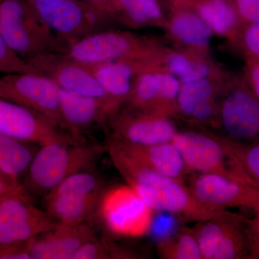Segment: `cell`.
Listing matches in <instances>:
<instances>
[{"mask_svg":"<svg viewBox=\"0 0 259 259\" xmlns=\"http://www.w3.org/2000/svg\"><path fill=\"white\" fill-rule=\"evenodd\" d=\"M90 2V3L95 5L97 8H100L104 11L107 12L109 14L112 15V0H87ZM114 18V17H113Z\"/></svg>","mask_w":259,"mask_h":259,"instance_id":"obj_40","label":"cell"},{"mask_svg":"<svg viewBox=\"0 0 259 259\" xmlns=\"http://www.w3.org/2000/svg\"><path fill=\"white\" fill-rule=\"evenodd\" d=\"M102 192L88 195L46 196L44 197L46 211L58 222L70 225L80 224L96 209Z\"/></svg>","mask_w":259,"mask_h":259,"instance_id":"obj_23","label":"cell"},{"mask_svg":"<svg viewBox=\"0 0 259 259\" xmlns=\"http://www.w3.org/2000/svg\"><path fill=\"white\" fill-rule=\"evenodd\" d=\"M0 35L17 55L28 61L42 53L56 51L59 42L28 0L0 3Z\"/></svg>","mask_w":259,"mask_h":259,"instance_id":"obj_4","label":"cell"},{"mask_svg":"<svg viewBox=\"0 0 259 259\" xmlns=\"http://www.w3.org/2000/svg\"><path fill=\"white\" fill-rule=\"evenodd\" d=\"M219 109L220 101L218 98L204 102L194 109L188 120L195 124L220 130Z\"/></svg>","mask_w":259,"mask_h":259,"instance_id":"obj_33","label":"cell"},{"mask_svg":"<svg viewBox=\"0 0 259 259\" xmlns=\"http://www.w3.org/2000/svg\"><path fill=\"white\" fill-rule=\"evenodd\" d=\"M139 255L106 240H93L83 245L73 259H131Z\"/></svg>","mask_w":259,"mask_h":259,"instance_id":"obj_31","label":"cell"},{"mask_svg":"<svg viewBox=\"0 0 259 259\" xmlns=\"http://www.w3.org/2000/svg\"><path fill=\"white\" fill-rule=\"evenodd\" d=\"M155 64L175 75L181 83L207 78H218V71L207 59V55L196 54L192 51L160 49Z\"/></svg>","mask_w":259,"mask_h":259,"instance_id":"obj_22","label":"cell"},{"mask_svg":"<svg viewBox=\"0 0 259 259\" xmlns=\"http://www.w3.org/2000/svg\"><path fill=\"white\" fill-rule=\"evenodd\" d=\"M248 218L221 209L192 228L203 259H250Z\"/></svg>","mask_w":259,"mask_h":259,"instance_id":"obj_7","label":"cell"},{"mask_svg":"<svg viewBox=\"0 0 259 259\" xmlns=\"http://www.w3.org/2000/svg\"><path fill=\"white\" fill-rule=\"evenodd\" d=\"M2 1H3V0H0V3H1Z\"/></svg>","mask_w":259,"mask_h":259,"instance_id":"obj_41","label":"cell"},{"mask_svg":"<svg viewBox=\"0 0 259 259\" xmlns=\"http://www.w3.org/2000/svg\"><path fill=\"white\" fill-rule=\"evenodd\" d=\"M113 136L139 145L171 142L178 132L172 117L138 111L127 107L119 110L107 121Z\"/></svg>","mask_w":259,"mask_h":259,"instance_id":"obj_16","label":"cell"},{"mask_svg":"<svg viewBox=\"0 0 259 259\" xmlns=\"http://www.w3.org/2000/svg\"><path fill=\"white\" fill-rule=\"evenodd\" d=\"M96 209L105 229L115 236L141 238L152 226L154 211L127 184L102 191Z\"/></svg>","mask_w":259,"mask_h":259,"instance_id":"obj_8","label":"cell"},{"mask_svg":"<svg viewBox=\"0 0 259 259\" xmlns=\"http://www.w3.org/2000/svg\"><path fill=\"white\" fill-rule=\"evenodd\" d=\"M218 78H207L182 83L177 97V117L187 119L201 104L222 95L226 83H218Z\"/></svg>","mask_w":259,"mask_h":259,"instance_id":"obj_26","label":"cell"},{"mask_svg":"<svg viewBox=\"0 0 259 259\" xmlns=\"http://www.w3.org/2000/svg\"><path fill=\"white\" fill-rule=\"evenodd\" d=\"M37 151L32 144L22 142L0 134V171L7 177L20 182Z\"/></svg>","mask_w":259,"mask_h":259,"instance_id":"obj_27","label":"cell"},{"mask_svg":"<svg viewBox=\"0 0 259 259\" xmlns=\"http://www.w3.org/2000/svg\"><path fill=\"white\" fill-rule=\"evenodd\" d=\"M30 72L52 80L63 90L93 97L107 105L113 115L116 106L88 66L56 51H48L27 61Z\"/></svg>","mask_w":259,"mask_h":259,"instance_id":"obj_10","label":"cell"},{"mask_svg":"<svg viewBox=\"0 0 259 259\" xmlns=\"http://www.w3.org/2000/svg\"><path fill=\"white\" fill-rule=\"evenodd\" d=\"M30 72L26 61L12 50L0 35V74Z\"/></svg>","mask_w":259,"mask_h":259,"instance_id":"obj_34","label":"cell"},{"mask_svg":"<svg viewBox=\"0 0 259 259\" xmlns=\"http://www.w3.org/2000/svg\"><path fill=\"white\" fill-rule=\"evenodd\" d=\"M105 151L100 145H44L34 155L22 185L31 197H44L68 177L91 166Z\"/></svg>","mask_w":259,"mask_h":259,"instance_id":"obj_2","label":"cell"},{"mask_svg":"<svg viewBox=\"0 0 259 259\" xmlns=\"http://www.w3.org/2000/svg\"><path fill=\"white\" fill-rule=\"evenodd\" d=\"M190 175L212 174L258 185L212 131H178L172 140Z\"/></svg>","mask_w":259,"mask_h":259,"instance_id":"obj_6","label":"cell"},{"mask_svg":"<svg viewBox=\"0 0 259 259\" xmlns=\"http://www.w3.org/2000/svg\"><path fill=\"white\" fill-rule=\"evenodd\" d=\"M213 133L233 153L250 178L259 185V144L239 142L223 134Z\"/></svg>","mask_w":259,"mask_h":259,"instance_id":"obj_29","label":"cell"},{"mask_svg":"<svg viewBox=\"0 0 259 259\" xmlns=\"http://www.w3.org/2000/svg\"><path fill=\"white\" fill-rule=\"evenodd\" d=\"M112 140L124 151L163 175L183 182L190 175L182 156L171 142L156 145L131 144L112 136Z\"/></svg>","mask_w":259,"mask_h":259,"instance_id":"obj_20","label":"cell"},{"mask_svg":"<svg viewBox=\"0 0 259 259\" xmlns=\"http://www.w3.org/2000/svg\"><path fill=\"white\" fill-rule=\"evenodd\" d=\"M163 259H203L192 228H182L176 235L156 243Z\"/></svg>","mask_w":259,"mask_h":259,"instance_id":"obj_28","label":"cell"},{"mask_svg":"<svg viewBox=\"0 0 259 259\" xmlns=\"http://www.w3.org/2000/svg\"><path fill=\"white\" fill-rule=\"evenodd\" d=\"M59 46L106 29L111 15L87 0H28Z\"/></svg>","mask_w":259,"mask_h":259,"instance_id":"obj_5","label":"cell"},{"mask_svg":"<svg viewBox=\"0 0 259 259\" xmlns=\"http://www.w3.org/2000/svg\"><path fill=\"white\" fill-rule=\"evenodd\" d=\"M33 238L5 247L0 250V259H32V242Z\"/></svg>","mask_w":259,"mask_h":259,"instance_id":"obj_36","label":"cell"},{"mask_svg":"<svg viewBox=\"0 0 259 259\" xmlns=\"http://www.w3.org/2000/svg\"><path fill=\"white\" fill-rule=\"evenodd\" d=\"M151 59H122L87 66L105 93L121 109L131 97L138 76Z\"/></svg>","mask_w":259,"mask_h":259,"instance_id":"obj_19","label":"cell"},{"mask_svg":"<svg viewBox=\"0 0 259 259\" xmlns=\"http://www.w3.org/2000/svg\"><path fill=\"white\" fill-rule=\"evenodd\" d=\"M160 49L146 37L105 29L62 44L56 52L85 66H92L122 59H153Z\"/></svg>","mask_w":259,"mask_h":259,"instance_id":"obj_3","label":"cell"},{"mask_svg":"<svg viewBox=\"0 0 259 259\" xmlns=\"http://www.w3.org/2000/svg\"><path fill=\"white\" fill-rule=\"evenodd\" d=\"M194 11L214 35L236 41L241 25L230 0H195Z\"/></svg>","mask_w":259,"mask_h":259,"instance_id":"obj_24","label":"cell"},{"mask_svg":"<svg viewBox=\"0 0 259 259\" xmlns=\"http://www.w3.org/2000/svg\"><path fill=\"white\" fill-rule=\"evenodd\" d=\"M245 60L259 61V23L242 27L236 41Z\"/></svg>","mask_w":259,"mask_h":259,"instance_id":"obj_32","label":"cell"},{"mask_svg":"<svg viewBox=\"0 0 259 259\" xmlns=\"http://www.w3.org/2000/svg\"><path fill=\"white\" fill-rule=\"evenodd\" d=\"M32 199L24 194L0 199V250L35 238L59 223L34 205Z\"/></svg>","mask_w":259,"mask_h":259,"instance_id":"obj_12","label":"cell"},{"mask_svg":"<svg viewBox=\"0 0 259 259\" xmlns=\"http://www.w3.org/2000/svg\"><path fill=\"white\" fill-rule=\"evenodd\" d=\"M166 28L171 38L186 51L207 55L214 34L195 12L178 10L167 21Z\"/></svg>","mask_w":259,"mask_h":259,"instance_id":"obj_21","label":"cell"},{"mask_svg":"<svg viewBox=\"0 0 259 259\" xmlns=\"http://www.w3.org/2000/svg\"><path fill=\"white\" fill-rule=\"evenodd\" d=\"M242 27L259 23V0H230Z\"/></svg>","mask_w":259,"mask_h":259,"instance_id":"obj_35","label":"cell"},{"mask_svg":"<svg viewBox=\"0 0 259 259\" xmlns=\"http://www.w3.org/2000/svg\"><path fill=\"white\" fill-rule=\"evenodd\" d=\"M220 125L223 135L235 141L259 144V100L244 76L226 83L221 95Z\"/></svg>","mask_w":259,"mask_h":259,"instance_id":"obj_9","label":"cell"},{"mask_svg":"<svg viewBox=\"0 0 259 259\" xmlns=\"http://www.w3.org/2000/svg\"><path fill=\"white\" fill-rule=\"evenodd\" d=\"M0 134L39 146L61 143L81 144L45 116L14 102L0 98Z\"/></svg>","mask_w":259,"mask_h":259,"instance_id":"obj_15","label":"cell"},{"mask_svg":"<svg viewBox=\"0 0 259 259\" xmlns=\"http://www.w3.org/2000/svg\"><path fill=\"white\" fill-rule=\"evenodd\" d=\"M24 194H29L24 188L21 182H15L0 171V199L10 196Z\"/></svg>","mask_w":259,"mask_h":259,"instance_id":"obj_37","label":"cell"},{"mask_svg":"<svg viewBox=\"0 0 259 259\" xmlns=\"http://www.w3.org/2000/svg\"><path fill=\"white\" fill-rule=\"evenodd\" d=\"M102 192V182L93 173L81 171L73 174L59 184L44 197L61 194H93Z\"/></svg>","mask_w":259,"mask_h":259,"instance_id":"obj_30","label":"cell"},{"mask_svg":"<svg viewBox=\"0 0 259 259\" xmlns=\"http://www.w3.org/2000/svg\"><path fill=\"white\" fill-rule=\"evenodd\" d=\"M105 149L126 184L154 212L171 213L186 221L197 223L219 211L199 202L183 182L166 176L133 157L112 139L107 141Z\"/></svg>","mask_w":259,"mask_h":259,"instance_id":"obj_1","label":"cell"},{"mask_svg":"<svg viewBox=\"0 0 259 259\" xmlns=\"http://www.w3.org/2000/svg\"><path fill=\"white\" fill-rule=\"evenodd\" d=\"M59 102L62 129L78 143H81V131L107 122L113 115L107 105L97 99L69 90L60 89Z\"/></svg>","mask_w":259,"mask_h":259,"instance_id":"obj_18","label":"cell"},{"mask_svg":"<svg viewBox=\"0 0 259 259\" xmlns=\"http://www.w3.org/2000/svg\"><path fill=\"white\" fill-rule=\"evenodd\" d=\"M90 226L58 223L54 228L33 238L32 259H73L83 245L96 239Z\"/></svg>","mask_w":259,"mask_h":259,"instance_id":"obj_17","label":"cell"},{"mask_svg":"<svg viewBox=\"0 0 259 259\" xmlns=\"http://www.w3.org/2000/svg\"><path fill=\"white\" fill-rule=\"evenodd\" d=\"M59 92L52 80L36 73H14L0 77V98L45 116L62 129Z\"/></svg>","mask_w":259,"mask_h":259,"instance_id":"obj_11","label":"cell"},{"mask_svg":"<svg viewBox=\"0 0 259 259\" xmlns=\"http://www.w3.org/2000/svg\"><path fill=\"white\" fill-rule=\"evenodd\" d=\"M181 81L175 75L151 64L140 72L133 93L124 105L132 110L177 117Z\"/></svg>","mask_w":259,"mask_h":259,"instance_id":"obj_13","label":"cell"},{"mask_svg":"<svg viewBox=\"0 0 259 259\" xmlns=\"http://www.w3.org/2000/svg\"><path fill=\"white\" fill-rule=\"evenodd\" d=\"M244 79L259 100V61L245 60Z\"/></svg>","mask_w":259,"mask_h":259,"instance_id":"obj_39","label":"cell"},{"mask_svg":"<svg viewBox=\"0 0 259 259\" xmlns=\"http://www.w3.org/2000/svg\"><path fill=\"white\" fill-rule=\"evenodd\" d=\"M189 188L201 203L215 210L229 208L259 211V186L212 174L191 175Z\"/></svg>","mask_w":259,"mask_h":259,"instance_id":"obj_14","label":"cell"},{"mask_svg":"<svg viewBox=\"0 0 259 259\" xmlns=\"http://www.w3.org/2000/svg\"><path fill=\"white\" fill-rule=\"evenodd\" d=\"M112 14L131 28L162 26L167 21L158 0H112Z\"/></svg>","mask_w":259,"mask_h":259,"instance_id":"obj_25","label":"cell"},{"mask_svg":"<svg viewBox=\"0 0 259 259\" xmlns=\"http://www.w3.org/2000/svg\"><path fill=\"white\" fill-rule=\"evenodd\" d=\"M248 233L250 247V259H259V211L248 218Z\"/></svg>","mask_w":259,"mask_h":259,"instance_id":"obj_38","label":"cell"}]
</instances>
